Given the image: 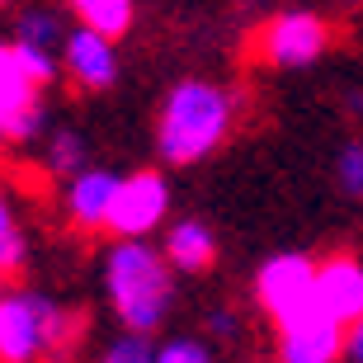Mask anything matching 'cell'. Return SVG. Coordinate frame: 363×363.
Masks as SVG:
<instances>
[{
    "mask_svg": "<svg viewBox=\"0 0 363 363\" xmlns=\"http://www.w3.org/2000/svg\"><path fill=\"white\" fill-rule=\"evenodd\" d=\"M236 123V90L217 81H179L165 94L156 118V151L165 165H199L231 137Z\"/></svg>",
    "mask_w": 363,
    "mask_h": 363,
    "instance_id": "1",
    "label": "cell"
},
{
    "mask_svg": "<svg viewBox=\"0 0 363 363\" xmlns=\"http://www.w3.org/2000/svg\"><path fill=\"white\" fill-rule=\"evenodd\" d=\"M104 293L123 330L156 335L175 302V264L151 241H113L104 255Z\"/></svg>",
    "mask_w": 363,
    "mask_h": 363,
    "instance_id": "2",
    "label": "cell"
},
{
    "mask_svg": "<svg viewBox=\"0 0 363 363\" xmlns=\"http://www.w3.org/2000/svg\"><path fill=\"white\" fill-rule=\"evenodd\" d=\"M81 345V316L38 288H10L0 302V363H67Z\"/></svg>",
    "mask_w": 363,
    "mask_h": 363,
    "instance_id": "3",
    "label": "cell"
},
{
    "mask_svg": "<svg viewBox=\"0 0 363 363\" xmlns=\"http://www.w3.org/2000/svg\"><path fill=\"white\" fill-rule=\"evenodd\" d=\"M255 302L279 330L311 321L316 316V259L297 250L264 259L255 274Z\"/></svg>",
    "mask_w": 363,
    "mask_h": 363,
    "instance_id": "4",
    "label": "cell"
},
{
    "mask_svg": "<svg viewBox=\"0 0 363 363\" xmlns=\"http://www.w3.org/2000/svg\"><path fill=\"white\" fill-rule=\"evenodd\" d=\"M330 43H335V33H330V24H325L321 14L283 10L259 28L255 57L264 62V67H274V71H307L330 52Z\"/></svg>",
    "mask_w": 363,
    "mask_h": 363,
    "instance_id": "5",
    "label": "cell"
},
{
    "mask_svg": "<svg viewBox=\"0 0 363 363\" xmlns=\"http://www.w3.org/2000/svg\"><path fill=\"white\" fill-rule=\"evenodd\" d=\"M165 213H170L165 175L133 170L118 184V199H113V213H108V231H113V241H147L151 231L165 222Z\"/></svg>",
    "mask_w": 363,
    "mask_h": 363,
    "instance_id": "6",
    "label": "cell"
},
{
    "mask_svg": "<svg viewBox=\"0 0 363 363\" xmlns=\"http://www.w3.org/2000/svg\"><path fill=\"white\" fill-rule=\"evenodd\" d=\"M43 137L38 85L24 71L14 43H0V142H33Z\"/></svg>",
    "mask_w": 363,
    "mask_h": 363,
    "instance_id": "7",
    "label": "cell"
},
{
    "mask_svg": "<svg viewBox=\"0 0 363 363\" xmlns=\"http://www.w3.org/2000/svg\"><path fill=\"white\" fill-rule=\"evenodd\" d=\"M62 71L81 90H108L118 81V38H108L90 24H76L62 43Z\"/></svg>",
    "mask_w": 363,
    "mask_h": 363,
    "instance_id": "8",
    "label": "cell"
},
{
    "mask_svg": "<svg viewBox=\"0 0 363 363\" xmlns=\"http://www.w3.org/2000/svg\"><path fill=\"white\" fill-rule=\"evenodd\" d=\"M316 316L345 330L363 321V264L354 255H330L316 264Z\"/></svg>",
    "mask_w": 363,
    "mask_h": 363,
    "instance_id": "9",
    "label": "cell"
},
{
    "mask_svg": "<svg viewBox=\"0 0 363 363\" xmlns=\"http://www.w3.org/2000/svg\"><path fill=\"white\" fill-rule=\"evenodd\" d=\"M118 184H123V175H113V170H104V165H85L81 175H71L67 194H62V208H67L71 227L108 231V213H113Z\"/></svg>",
    "mask_w": 363,
    "mask_h": 363,
    "instance_id": "10",
    "label": "cell"
},
{
    "mask_svg": "<svg viewBox=\"0 0 363 363\" xmlns=\"http://www.w3.org/2000/svg\"><path fill=\"white\" fill-rule=\"evenodd\" d=\"M350 350V330L325 316L279 330V363H340Z\"/></svg>",
    "mask_w": 363,
    "mask_h": 363,
    "instance_id": "11",
    "label": "cell"
},
{
    "mask_svg": "<svg viewBox=\"0 0 363 363\" xmlns=\"http://www.w3.org/2000/svg\"><path fill=\"white\" fill-rule=\"evenodd\" d=\"M161 250H165V259L175 264V274H208L213 259H217V236L199 217H179V222L165 227Z\"/></svg>",
    "mask_w": 363,
    "mask_h": 363,
    "instance_id": "12",
    "label": "cell"
},
{
    "mask_svg": "<svg viewBox=\"0 0 363 363\" xmlns=\"http://www.w3.org/2000/svg\"><path fill=\"white\" fill-rule=\"evenodd\" d=\"M67 5L76 10L81 24L99 28L108 38H123L133 28V0H67Z\"/></svg>",
    "mask_w": 363,
    "mask_h": 363,
    "instance_id": "13",
    "label": "cell"
},
{
    "mask_svg": "<svg viewBox=\"0 0 363 363\" xmlns=\"http://www.w3.org/2000/svg\"><path fill=\"white\" fill-rule=\"evenodd\" d=\"M43 165L62 179L81 175L85 170V137L76 133V128H57V133L48 137V147H43Z\"/></svg>",
    "mask_w": 363,
    "mask_h": 363,
    "instance_id": "14",
    "label": "cell"
},
{
    "mask_svg": "<svg viewBox=\"0 0 363 363\" xmlns=\"http://www.w3.org/2000/svg\"><path fill=\"white\" fill-rule=\"evenodd\" d=\"M71 28L57 24V14L52 10H24L19 14V24H14V38H24V43H38V48H52V52H62V43H67Z\"/></svg>",
    "mask_w": 363,
    "mask_h": 363,
    "instance_id": "15",
    "label": "cell"
},
{
    "mask_svg": "<svg viewBox=\"0 0 363 363\" xmlns=\"http://www.w3.org/2000/svg\"><path fill=\"white\" fill-rule=\"evenodd\" d=\"M14 52H19V62H24V71L33 76L38 90H48V85L62 76V52H52V48H38V43L14 38Z\"/></svg>",
    "mask_w": 363,
    "mask_h": 363,
    "instance_id": "16",
    "label": "cell"
},
{
    "mask_svg": "<svg viewBox=\"0 0 363 363\" xmlns=\"http://www.w3.org/2000/svg\"><path fill=\"white\" fill-rule=\"evenodd\" d=\"M335 184L345 199H363V142H345L335 151Z\"/></svg>",
    "mask_w": 363,
    "mask_h": 363,
    "instance_id": "17",
    "label": "cell"
},
{
    "mask_svg": "<svg viewBox=\"0 0 363 363\" xmlns=\"http://www.w3.org/2000/svg\"><path fill=\"white\" fill-rule=\"evenodd\" d=\"M156 363H217V359L199 335H175L156 345Z\"/></svg>",
    "mask_w": 363,
    "mask_h": 363,
    "instance_id": "18",
    "label": "cell"
},
{
    "mask_svg": "<svg viewBox=\"0 0 363 363\" xmlns=\"http://www.w3.org/2000/svg\"><path fill=\"white\" fill-rule=\"evenodd\" d=\"M99 363H156V345H151V335H133V330H123V335L104 350V359H99Z\"/></svg>",
    "mask_w": 363,
    "mask_h": 363,
    "instance_id": "19",
    "label": "cell"
},
{
    "mask_svg": "<svg viewBox=\"0 0 363 363\" xmlns=\"http://www.w3.org/2000/svg\"><path fill=\"white\" fill-rule=\"evenodd\" d=\"M28 264V236L19 227H5L0 231V279H19Z\"/></svg>",
    "mask_w": 363,
    "mask_h": 363,
    "instance_id": "20",
    "label": "cell"
},
{
    "mask_svg": "<svg viewBox=\"0 0 363 363\" xmlns=\"http://www.w3.org/2000/svg\"><path fill=\"white\" fill-rule=\"evenodd\" d=\"M203 325H208V335L227 340V335H236V311L231 307H213L208 316H203Z\"/></svg>",
    "mask_w": 363,
    "mask_h": 363,
    "instance_id": "21",
    "label": "cell"
},
{
    "mask_svg": "<svg viewBox=\"0 0 363 363\" xmlns=\"http://www.w3.org/2000/svg\"><path fill=\"white\" fill-rule=\"evenodd\" d=\"M345 359H350V363H363V321L350 325V350H345Z\"/></svg>",
    "mask_w": 363,
    "mask_h": 363,
    "instance_id": "22",
    "label": "cell"
},
{
    "mask_svg": "<svg viewBox=\"0 0 363 363\" xmlns=\"http://www.w3.org/2000/svg\"><path fill=\"white\" fill-rule=\"evenodd\" d=\"M5 227H14V208H10V199L0 194V231H5Z\"/></svg>",
    "mask_w": 363,
    "mask_h": 363,
    "instance_id": "23",
    "label": "cell"
},
{
    "mask_svg": "<svg viewBox=\"0 0 363 363\" xmlns=\"http://www.w3.org/2000/svg\"><path fill=\"white\" fill-rule=\"evenodd\" d=\"M5 293H10V279H0V302H5Z\"/></svg>",
    "mask_w": 363,
    "mask_h": 363,
    "instance_id": "24",
    "label": "cell"
},
{
    "mask_svg": "<svg viewBox=\"0 0 363 363\" xmlns=\"http://www.w3.org/2000/svg\"><path fill=\"white\" fill-rule=\"evenodd\" d=\"M0 5H5V0H0Z\"/></svg>",
    "mask_w": 363,
    "mask_h": 363,
    "instance_id": "25",
    "label": "cell"
}]
</instances>
